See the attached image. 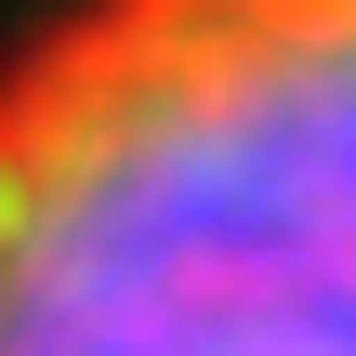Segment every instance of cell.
Returning a JSON list of instances; mask_svg holds the SVG:
<instances>
[{"label": "cell", "instance_id": "6da1fadb", "mask_svg": "<svg viewBox=\"0 0 356 356\" xmlns=\"http://www.w3.org/2000/svg\"><path fill=\"white\" fill-rule=\"evenodd\" d=\"M0 356H356V0H53L0 53Z\"/></svg>", "mask_w": 356, "mask_h": 356}]
</instances>
